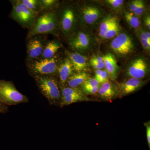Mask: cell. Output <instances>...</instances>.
I'll return each mask as SVG.
<instances>
[{
    "mask_svg": "<svg viewBox=\"0 0 150 150\" xmlns=\"http://www.w3.org/2000/svg\"><path fill=\"white\" fill-rule=\"evenodd\" d=\"M83 89L87 88L93 87L100 86V83L94 78H89L82 85Z\"/></svg>",
    "mask_w": 150,
    "mask_h": 150,
    "instance_id": "484cf974",
    "label": "cell"
},
{
    "mask_svg": "<svg viewBox=\"0 0 150 150\" xmlns=\"http://www.w3.org/2000/svg\"><path fill=\"white\" fill-rule=\"evenodd\" d=\"M56 76H33L40 93L46 97L49 104L60 105L61 90Z\"/></svg>",
    "mask_w": 150,
    "mask_h": 150,
    "instance_id": "6da1fadb",
    "label": "cell"
},
{
    "mask_svg": "<svg viewBox=\"0 0 150 150\" xmlns=\"http://www.w3.org/2000/svg\"><path fill=\"white\" fill-rule=\"evenodd\" d=\"M55 55L50 59H40L30 62L28 66L29 74L36 76H56L61 63Z\"/></svg>",
    "mask_w": 150,
    "mask_h": 150,
    "instance_id": "7a4b0ae2",
    "label": "cell"
},
{
    "mask_svg": "<svg viewBox=\"0 0 150 150\" xmlns=\"http://www.w3.org/2000/svg\"><path fill=\"white\" fill-rule=\"evenodd\" d=\"M102 58L105 71L112 80H115L118 75L119 67L115 57L112 54L108 53Z\"/></svg>",
    "mask_w": 150,
    "mask_h": 150,
    "instance_id": "4fadbf2b",
    "label": "cell"
},
{
    "mask_svg": "<svg viewBox=\"0 0 150 150\" xmlns=\"http://www.w3.org/2000/svg\"><path fill=\"white\" fill-rule=\"evenodd\" d=\"M139 0H135V1H133L131 2L130 4H129V11L133 13L135 9L137 7L138 4H139Z\"/></svg>",
    "mask_w": 150,
    "mask_h": 150,
    "instance_id": "d6a6232c",
    "label": "cell"
},
{
    "mask_svg": "<svg viewBox=\"0 0 150 150\" xmlns=\"http://www.w3.org/2000/svg\"><path fill=\"white\" fill-rule=\"evenodd\" d=\"M75 14L71 8H67L63 11L61 18V27L65 35L69 34L74 25Z\"/></svg>",
    "mask_w": 150,
    "mask_h": 150,
    "instance_id": "8fae6325",
    "label": "cell"
},
{
    "mask_svg": "<svg viewBox=\"0 0 150 150\" xmlns=\"http://www.w3.org/2000/svg\"><path fill=\"white\" fill-rule=\"evenodd\" d=\"M144 23L145 25L146 26V27L149 28V29H150V18L149 16H147L146 18H145L144 20Z\"/></svg>",
    "mask_w": 150,
    "mask_h": 150,
    "instance_id": "e575fe53",
    "label": "cell"
},
{
    "mask_svg": "<svg viewBox=\"0 0 150 150\" xmlns=\"http://www.w3.org/2000/svg\"><path fill=\"white\" fill-rule=\"evenodd\" d=\"M143 83L141 79L130 78L119 85V92L121 95L126 96L139 89Z\"/></svg>",
    "mask_w": 150,
    "mask_h": 150,
    "instance_id": "5bb4252c",
    "label": "cell"
},
{
    "mask_svg": "<svg viewBox=\"0 0 150 150\" xmlns=\"http://www.w3.org/2000/svg\"><path fill=\"white\" fill-rule=\"evenodd\" d=\"M120 30L121 28L118 21L105 33L102 39L108 40L114 38L120 33Z\"/></svg>",
    "mask_w": 150,
    "mask_h": 150,
    "instance_id": "603a6c76",
    "label": "cell"
},
{
    "mask_svg": "<svg viewBox=\"0 0 150 150\" xmlns=\"http://www.w3.org/2000/svg\"><path fill=\"white\" fill-rule=\"evenodd\" d=\"M89 77V74L84 72L74 73L67 80L65 85H66L67 86L72 88H76L82 85L86 81L90 78Z\"/></svg>",
    "mask_w": 150,
    "mask_h": 150,
    "instance_id": "e0dca14e",
    "label": "cell"
},
{
    "mask_svg": "<svg viewBox=\"0 0 150 150\" xmlns=\"http://www.w3.org/2000/svg\"><path fill=\"white\" fill-rule=\"evenodd\" d=\"M0 101L6 105L28 103V98L17 89L10 81L0 80Z\"/></svg>",
    "mask_w": 150,
    "mask_h": 150,
    "instance_id": "3957f363",
    "label": "cell"
},
{
    "mask_svg": "<svg viewBox=\"0 0 150 150\" xmlns=\"http://www.w3.org/2000/svg\"><path fill=\"white\" fill-rule=\"evenodd\" d=\"M37 14L26 7L20 1L13 2L11 18L23 27L30 29L34 25Z\"/></svg>",
    "mask_w": 150,
    "mask_h": 150,
    "instance_id": "5b68a950",
    "label": "cell"
},
{
    "mask_svg": "<svg viewBox=\"0 0 150 150\" xmlns=\"http://www.w3.org/2000/svg\"><path fill=\"white\" fill-rule=\"evenodd\" d=\"M21 2L26 7L35 13L41 10L40 1L37 0H21Z\"/></svg>",
    "mask_w": 150,
    "mask_h": 150,
    "instance_id": "cb8c5ba5",
    "label": "cell"
},
{
    "mask_svg": "<svg viewBox=\"0 0 150 150\" xmlns=\"http://www.w3.org/2000/svg\"><path fill=\"white\" fill-rule=\"evenodd\" d=\"M57 1L55 0H41L40 1L41 9H48L53 7L56 3Z\"/></svg>",
    "mask_w": 150,
    "mask_h": 150,
    "instance_id": "d4e9b609",
    "label": "cell"
},
{
    "mask_svg": "<svg viewBox=\"0 0 150 150\" xmlns=\"http://www.w3.org/2000/svg\"><path fill=\"white\" fill-rule=\"evenodd\" d=\"M106 1L109 6L114 9L119 8L123 5L124 2L123 0H108Z\"/></svg>",
    "mask_w": 150,
    "mask_h": 150,
    "instance_id": "4316f807",
    "label": "cell"
},
{
    "mask_svg": "<svg viewBox=\"0 0 150 150\" xmlns=\"http://www.w3.org/2000/svg\"><path fill=\"white\" fill-rule=\"evenodd\" d=\"M108 74L105 71H103L101 74L100 75L99 77L96 80L98 81L99 83H103L105 82L108 81Z\"/></svg>",
    "mask_w": 150,
    "mask_h": 150,
    "instance_id": "f1b7e54d",
    "label": "cell"
},
{
    "mask_svg": "<svg viewBox=\"0 0 150 150\" xmlns=\"http://www.w3.org/2000/svg\"><path fill=\"white\" fill-rule=\"evenodd\" d=\"M90 43L89 35L82 32L78 33L73 35L69 41V45L72 49L81 51L87 49L90 45Z\"/></svg>",
    "mask_w": 150,
    "mask_h": 150,
    "instance_id": "30bf717a",
    "label": "cell"
},
{
    "mask_svg": "<svg viewBox=\"0 0 150 150\" xmlns=\"http://www.w3.org/2000/svg\"><path fill=\"white\" fill-rule=\"evenodd\" d=\"M72 64L69 58H67L61 63L58 68L57 75L59 76L60 87L64 86L67 80L74 73Z\"/></svg>",
    "mask_w": 150,
    "mask_h": 150,
    "instance_id": "7c38bea8",
    "label": "cell"
},
{
    "mask_svg": "<svg viewBox=\"0 0 150 150\" xmlns=\"http://www.w3.org/2000/svg\"><path fill=\"white\" fill-rule=\"evenodd\" d=\"M124 16L127 23L131 27L134 28H137L140 27L139 19L133 13L130 11H126L125 13Z\"/></svg>",
    "mask_w": 150,
    "mask_h": 150,
    "instance_id": "7402d4cb",
    "label": "cell"
},
{
    "mask_svg": "<svg viewBox=\"0 0 150 150\" xmlns=\"http://www.w3.org/2000/svg\"><path fill=\"white\" fill-rule=\"evenodd\" d=\"M68 58L72 64L74 71L83 72L87 67V59L85 56L77 53H68Z\"/></svg>",
    "mask_w": 150,
    "mask_h": 150,
    "instance_id": "9a60e30c",
    "label": "cell"
},
{
    "mask_svg": "<svg viewBox=\"0 0 150 150\" xmlns=\"http://www.w3.org/2000/svg\"><path fill=\"white\" fill-rule=\"evenodd\" d=\"M57 25V18L54 13H44L36 18L34 25L28 34L27 38L40 34L54 33Z\"/></svg>",
    "mask_w": 150,
    "mask_h": 150,
    "instance_id": "277c9868",
    "label": "cell"
},
{
    "mask_svg": "<svg viewBox=\"0 0 150 150\" xmlns=\"http://www.w3.org/2000/svg\"><path fill=\"white\" fill-rule=\"evenodd\" d=\"M98 92L100 96L107 100H112L117 95V91L114 86L108 81L102 83Z\"/></svg>",
    "mask_w": 150,
    "mask_h": 150,
    "instance_id": "ac0fdd59",
    "label": "cell"
},
{
    "mask_svg": "<svg viewBox=\"0 0 150 150\" xmlns=\"http://www.w3.org/2000/svg\"><path fill=\"white\" fill-rule=\"evenodd\" d=\"M138 35L143 48L146 51L150 48V33L149 32L140 30L138 31Z\"/></svg>",
    "mask_w": 150,
    "mask_h": 150,
    "instance_id": "44dd1931",
    "label": "cell"
},
{
    "mask_svg": "<svg viewBox=\"0 0 150 150\" xmlns=\"http://www.w3.org/2000/svg\"><path fill=\"white\" fill-rule=\"evenodd\" d=\"M148 71L147 64L142 58L133 61L127 70V74L131 78L141 79L144 77Z\"/></svg>",
    "mask_w": 150,
    "mask_h": 150,
    "instance_id": "9c48e42d",
    "label": "cell"
},
{
    "mask_svg": "<svg viewBox=\"0 0 150 150\" xmlns=\"http://www.w3.org/2000/svg\"><path fill=\"white\" fill-rule=\"evenodd\" d=\"M61 90V100L60 107L65 105L88 100V98L84 96L80 90L76 88H72L67 86L60 87Z\"/></svg>",
    "mask_w": 150,
    "mask_h": 150,
    "instance_id": "52a82bcc",
    "label": "cell"
},
{
    "mask_svg": "<svg viewBox=\"0 0 150 150\" xmlns=\"http://www.w3.org/2000/svg\"><path fill=\"white\" fill-rule=\"evenodd\" d=\"M90 64H103L102 58L100 56H94L90 60Z\"/></svg>",
    "mask_w": 150,
    "mask_h": 150,
    "instance_id": "4dcf8cb0",
    "label": "cell"
},
{
    "mask_svg": "<svg viewBox=\"0 0 150 150\" xmlns=\"http://www.w3.org/2000/svg\"><path fill=\"white\" fill-rule=\"evenodd\" d=\"M101 11L95 6H88L84 7L82 11L83 18L87 24L92 25L96 22L101 16Z\"/></svg>",
    "mask_w": 150,
    "mask_h": 150,
    "instance_id": "2e32d148",
    "label": "cell"
},
{
    "mask_svg": "<svg viewBox=\"0 0 150 150\" xmlns=\"http://www.w3.org/2000/svg\"><path fill=\"white\" fill-rule=\"evenodd\" d=\"M144 2L142 1L139 0V4L133 13L137 17L141 16L144 13Z\"/></svg>",
    "mask_w": 150,
    "mask_h": 150,
    "instance_id": "83f0119b",
    "label": "cell"
},
{
    "mask_svg": "<svg viewBox=\"0 0 150 150\" xmlns=\"http://www.w3.org/2000/svg\"><path fill=\"white\" fill-rule=\"evenodd\" d=\"M28 39L27 44V53L28 60L31 62L38 59L42 55L46 44L45 38L37 35Z\"/></svg>",
    "mask_w": 150,
    "mask_h": 150,
    "instance_id": "ba28073f",
    "label": "cell"
},
{
    "mask_svg": "<svg viewBox=\"0 0 150 150\" xmlns=\"http://www.w3.org/2000/svg\"><path fill=\"white\" fill-rule=\"evenodd\" d=\"M118 21L117 18L112 16H108L103 18L100 24L98 35L101 38L104 36L105 33Z\"/></svg>",
    "mask_w": 150,
    "mask_h": 150,
    "instance_id": "ffe728a7",
    "label": "cell"
},
{
    "mask_svg": "<svg viewBox=\"0 0 150 150\" xmlns=\"http://www.w3.org/2000/svg\"><path fill=\"white\" fill-rule=\"evenodd\" d=\"M99 87L100 86H97L93 87L83 88V90L86 93L93 94H95L98 92Z\"/></svg>",
    "mask_w": 150,
    "mask_h": 150,
    "instance_id": "f546056e",
    "label": "cell"
},
{
    "mask_svg": "<svg viewBox=\"0 0 150 150\" xmlns=\"http://www.w3.org/2000/svg\"><path fill=\"white\" fill-rule=\"evenodd\" d=\"M8 108L7 105H6L0 101V113H5L8 112Z\"/></svg>",
    "mask_w": 150,
    "mask_h": 150,
    "instance_id": "836d02e7",
    "label": "cell"
},
{
    "mask_svg": "<svg viewBox=\"0 0 150 150\" xmlns=\"http://www.w3.org/2000/svg\"><path fill=\"white\" fill-rule=\"evenodd\" d=\"M110 47L116 54L123 56L131 54L134 48L131 38L123 33H119L114 38L110 43Z\"/></svg>",
    "mask_w": 150,
    "mask_h": 150,
    "instance_id": "8992f818",
    "label": "cell"
},
{
    "mask_svg": "<svg viewBox=\"0 0 150 150\" xmlns=\"http://www.w3.org/2000/svg\"><path fill=\"white\" fill-rule=\"evenodd\" d=\"M61 47V44L58 41L54 40L48 41L46 43L40 58L50 59L53 58Z\"/></svg>",
    "mask_w": 150,
    "mask_h": 150,
    "instance_id": "d6986e66",
    "label": "cell"
},
{
    "mask_svg": "<svg viewBox=\"0 0 150 150\" xmlns=\"http://www.w3.org/2000/svg\"><path fill=\"white\" fill-rule=\"evenodd\" d=\"M145 126L146 127V131L147 140L148 146L150 149V123H144Z\"/></svg>",
    "mask_w": 150,
    "mask_h": 150,
    "instance_id": "1f68e13d",
    "label": "cell"
}]
</instances>
